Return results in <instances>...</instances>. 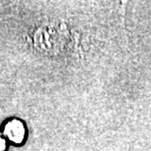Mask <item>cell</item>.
Masks as SVG:
<instances>
[{
  "mask_svg": "<svg viewBox=\"0 0 151 151\" xmlns=\"http://www.w3.org/2000/svg\"><path fill=\"white\" fill-rule=\"evenodd\" d=\"M5 134L13 142L20 143L25 137V129H24L22 123L19 121H12L6 126Z\"/></svg>",
  "mask_w": 151,
  "mask_h": 151,
  "instance_id": "cell-1",
  "label": "cell"
},
{
  "mask_svg": "<svg viewBox=\"0 0 151 151\" xmlns=\"http://www.w3.org/2000/svg\"><path fill=\"white\" fill-rule=\"evenodd\" d=\"M5 148V140L2 137V134H0V151H3Z\"/></svg>",
  "mask_w": 151,
  "mask_h": 151,
  "instance_id": "cell-2",
  "label": "cell"
}]
</instances>
